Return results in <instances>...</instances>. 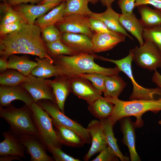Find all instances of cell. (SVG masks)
I'll return each instance as SVG.
<instances>
[{
    "label": "cell",
    "instance_id": "1",
    "mask_svg": "<svg viewBox=\"0 0 161 161\" xmlns=\"http://www.w3.org/2000/svg\"><path fill=\"white\" fill-rule=\"evenodd\" d=\"M41 29L37 25L23 24L18 30L0 36V57L7 59L11 55L30 54L53 61L41 37Z\"/></svg>",
    "mask_w": 161,
    "mask_h": 161
},
{
    "label": "cell",
    "instance_id": "2",
    "mask_svg": "<svg viewBox=\"0 0 161 161\" xmlns=\"http://www.w3.org/2000/svg\"><path fill=\"white\" fill-rule=\"evenodd\" d=\"M98 55L95 53H82L72 56L60 55L52 57L58 75L69 78L79 75L97 73L106 75L119 74L117 66L114 68L102 67L94 62Z\"/></svg>",
    "mask_w": 161,
    "mask_h": 161
},
{
    "label": "cell",
    "instance_id": "3",
    "mask_svg": "<svg viewBox=\"0 0 161 161\" xmlns=\"http://www.w3.org/2000/svg\"><path fill=\"white\" fill-rule=\"evenodd\" d=\"M104 97L114 105L112 113L109 117L113 126L121 119L133 116L136 118V121L134 123L136 128L141 127L143 124L142 117L144 113L148 111L157 113L161 110V98L157 100H134L125 101L118 98Z\"/></svg>",
    "mask_w": 161,
    "mask_h": 161
},
{
    "label": "cell",
    "instance_id": "4",
    "mask_svg": "<svg viewBox=\"0 0 161 161\" xmlns=\"http://www.w3.org/2000/svg\"><path fill=\"white\" fill-rule=\"evenodd\" d=\"M0 116L9 124L10 131L15 135L39 136L32 111L27 105L20 108L11 105L6 108L0 107Z\"/></svg>",
    "mask_w": 161,
    "mask_h": 161
},
{
    "label": "cell",
    "instance_id": "5",
    "mask_svg": "<svg viewBox=\"0 0 161 161\" xmlns=\"http://www.w3.org/2000/svg\"><path fill=\"white\" fill-rule=\"evenodd\" d=\"M97 59L108 61L116 65L121 71L124 72L130 79L133 86V91L129 97L130 100L154 99L156 95L161 96V90L158 87L154 88H147L139 85L135 80L133 75L131 63L133 61V51L129 50L128 55L125 57L119 60L110 59L102 56H98Z\"/></svg>",
    "mask_w": 161,
    "mask_h": 161
},
{
    "label": "cell",
    "instance_id": "6",
    "mask_svg": "<svg viewBox=\"0 0 161 161\" xmlns=\"http://www.w3.org/2000/svg\"><path fill=\"white\" fill-rule=\"evenodd\" d=\"M30 108L39 136L46 147L54 146L61 148L63 144L57 132L54 129L51 116L37 103H33Z\"/></svg>",
    "mask_w": 161,
    "mask_h": 161
},
{
    "label": "cell",
    "instance_id": "7",
    "mask_svg": "<svg viewBox=\"0 0 161 161\" xmlns=\"http://www.w3.org/2000/svg\"><path fill=\"white\" fill-rule=\"evenodd\" d=\"M36 103L48 113L53 123L73 130L82 138L85 144L91 143V136L89 129L66 116L55 103L48 100H40Z\"/></svg>",
    "mask_w": 161,
    "mask_h": 161
},
{
    "label": "cell",
    "instance_id": "8",
    "mask_svg": "<svg viewBox=\"0 0 161 161\" xmlns=\"http://www.w3.org/2000/svg\"><path fill=\"white\" fill-rule=\"evenodd\" d=\"M132 51L133 61L138 66L151 71L161 68V52L153 43L145 41Z\"/></svg>",
    "mask_w": 161,
    "mask_h": 161
},
{
    "label": "cell",
    "instance_id": "9",
    "mask_svg": "<svg viewBox=\"0 0 161 161\" xmlns=\"http://www.w3.org/2000/svg\"><path fill=\"white\" fill-rule=\"evenodd\" d=\"M55 25L61 33L66 32L81 34L92 38L93 31L91 28L89 17L77 14L64 17Z\"/></svg>",
    "mask_w": 161,
    "mask_h": 161
},
{
    "label": "cell",
    "instance_id": "10",
    "mask_svg": "<svg viewBox=\"0 0 161 161\" xmlns=\"http://www.w3.org/2000/svg\"><path fill=\"white\" fill-rule=\"evenodd\" d=\"M29 79L21 84L32 97L34 102L48 100L56 103L52 89L48 80L38 78L30 75Z\"/></svg>",
    "mask_w": 161,
    "mask_h": 161
},
{
    "label": "cell",
    "instance_id": "11",
    "mask_svg": "<svg viewBox=\"0 0 161 161\" xmlns=\"http://www.w3.org/2000/svg\"><path fill=\"white\" fill-rule=\"evenodd\" d=\"M19 142L31 155V161H53V157L47 153L46 145L39 137L35 135H16Z\"/></svg>",
    "mask_w": 161,
    "mask_h": 161
},
{
    "label": "cell",
    "instance_id": "12",
    "mask_svg": "<svg viewBox=\"0 0 161 161\" xmlns=\"http://www.w3.org/2000/svg\"><path fill=\"white\" fill-rule=\"evenodd\" d=\"M68 78L71 92L89 105L102 96V93L86 79L79 75Z\"/></svg>",
    "mask_w": 161,
    "mask_h": 161
},
{
    "label": "cell",
    "instance_id": "13",
    "mask_svg": "<svg viewBox=\"0 0 161 161\" xmlns=\"http://www.w3.org/2000/svg\"><path fill=\"white\" fill-rule=\"evenodd\" d=\"M15 100H21L30 107L34 102L31 96L21 84L12 86L0 85V107H7Z\"/></svg>",
    "mask_w": 161,
    "mask_h": 161
},
{
    "label": "cell",
    "instance_id": "14",
    "mask_svg": "<svg viewBox=\"0 0 161 161\" xmlns=\"http://www.w3.org/2000/svg\"><path fill=\"white\" fill-rule=\"evenodd\" d=\"M62 2L55 1L42 4H22L13 7L26 23L34 24L36 20Z\"/></svg>",
    "mask_w": 161,
    "mask_h": 161
},
{
    "label": "cell",
    "instance_id": "15",
    "mask_svg": "<svg viewBox=\"0 0 161 161\" xmlns=\"http://www.w3.org/2000/svg\"><path fill=\"white\" fill-rule=\"evenodd\" d=\"M87 129L91 136V145L89 151L83 157V160L85 161H88L92 157L108 146L100 121L96 120H91L89 123Z\"/></svg>",
    "mask_w": 161,
    "mask_h": 161
},
{
    "label": "cell",
    "instance_id": "16",
    "mask_svg": "<svg viewBox=\"0 0 161 161\" xmlns=\"http://www.w3.org/2000/svg\"><path fill=\"white\" fill-rule=\"evenodd\" d=\"M61 34V40L66 46L80 53H95L91 38L87 35L69 32Z\"/></svg>",
    "mask_w": 161,
    "mask_h": 161
},
{
    "label": "cell",
    "instance_id": "17",
    "mask_svg": "<svg viewBox=\"0 0 161 161\" xmlns=\"http://www.w3.org/2000/svg\"><path fill=\"white\" fill-rule=\"evenodd\" d=\"M129 117H124L119 120L123 134L122 141L128 148L131 160L140 161L141 159L137 153L135 146L136 127Z\"/></svg>",
    "mask_w": 161,
    "mask_h": 161
},
{
    "label": "cell",
    "instance_id": "18",
    "mask_svg": "<svg viewBox=\"0 0 161 161\" xmlns=\"http://www.w3.org/2000/svg\"><path fill=\"white\" fill-rule=\"evenodd\" d=\"M106 7V10L102 13L92 12L89 17L101 21L111 30L124 34L133 40V38L127 32L119 22L120 14L115 12L111 6Z\"/></svg>",
    "mask_w": 161,
    "mask_h": 161
},
{
    "label": "cell",
    "instance_id": "19",
    "mask_svg": "<svg viewBox=\"0 0 161 161\" xmlns=\"http://www.w3.org/2000/svg\"><path fill=\"white\" fill-rule=\"evenodd\" d=\"M4 140L0 143V155H13L25 158L26 147L19 141L16 136L10 131L4 132Z\"/></svg>",
    "mask_w": 161,
    "mask_h": 161
},
{
    "label": "cell",
    "instance_id": "20",
    "mask_svg": "<svg viewBox=\"0 0 161 161\" xmlns=\"http://www.w3.org/2000/svg\"><path fill=\"white\" fill-rule=\"evenodd\" d=\"M53 80H48L52 89L56 103L60 110L64 113L65 103L71 92L69 78L61 75Z\"/></svg>",
    "mask_w": 161,
    "mask_h": 161
},
{
    "label": "cell",
    "instance_id": "21",
    "mask_svg": "<svg viewBox=\"0 0 161 161\" xmlns=\"http://www.w3.org/2000/svg\"><path fill=\"white\" fill-rule=\"evenodd\" d=\"M126 38H120L106 33H96L91 38L94 53L111 50L119 43L124 42Z\"/></svg>",
    "mask_w": 161,
    "mask_h": 161
},
{
    "label": "cell",
    "instance_id": "22",
    "mask_svg": "<svg viewBox=\"0 0 161 161\" xmlns=\"http://www.w3.org/2000/svg\"><path fill=\"white\" fill-rule=\"evenodd\" d=\"M119 22L125 30L130 32L138 41L140 46L144 43L143 34L144 27L140 19L133 13L127 14H120Z\"/></svg>",
    "mask_w": 161,
    "mask_h": 161
},
{
    "label": "cell",
    "instance_id": "23",
    "mask_svg": "<svg viewBox=\"0 0 161 161\" xmlns=\"http://www.w3.org/2000/svg\"><path fill=\"white\" fill-rule=\"evenodd\" d=\"M137 7L144 28L150 29L161 25V9H152L145 4L139 5Z\"/></svg>",
    "mask_w": 161,
    "mask_h": 161
},
{
    "label": "cell",
    "instance_id": "24",
    "mask_svg": "<svg viewBox=\"0 0 161 161\" xmlns=\"http://www.w3.org/2000/svg\"><path fill=\"white\" fill-rule=\"evenodd\" d=\"M8 60V68L16 70L24 75L28 76L37 64L36 61L31 60L27 55H10Z\"/></svg>",
    "mask_w": 161,
    "mask_h": 161
},
{
    "label": "cell",
    "instance_id": "25",
    "mask_svg": "<svg viewBox=\"0 0 161 161\" xmlns=\"http://www.w3.org/2000/svg\"><path fill=\"white\" fill-rule=\"evenodd\" d=\"M36 66L32 70L30 75L44 79L59 75L58 71L53 61L47 58L36 57Z\"/></svg>",
    "mask_w": 161,
    "mask_h": 161
},
{
    "label": "cell",
    "instance_id": "26",
    "mask_svg": "<svg viewBox=\"0 0 161 161\" xmlns=\"http://www.w3.org/2000/svg\"><path fill=\"white\" fill-rule=\"evenodd\" d=\"M126 85V83L119 74L106 75L105 89L103 92L104 97L118 98Z\"/></svg>",
    "mask_w": 161,
    "mask_h": 161
},
{
    "label": "cell",
    "instance_id": "27",
    "mask_svg": "<svg viewBox=\"0 0 161 161\" xmlns=\"http://www.w3.org/2000/svg\"><path fill=\"white\" fill-rule=\"evenodd\" d=\"M100 121L102 131L106 137L108 146L111 148L121 161H129V158L123 155L119 149L117 140L113 133V126L109 117L101 119Z\"/></svg>",
    "mask_w": 161,
    "mask_h": 161
},
{
    "label": "cell",
    "instance_id": "28",
    "mask_svg": "<svg viewBox=\"0 0 161 161\" xmlns=\"http://www.w3.org/2000/svg\"><path fill=\"white\" fill-rule=\"evenodd\" d=\"M66 2V1H62L47 13L38 18L35 24L41 29L49 26L55 25L64 17Z\"/></svg>",
    "mask_w": 161,
    "mask_h": 161
},
{
    "label": "cell",
    "instance_id": "29",
    "mask_svg": "<svg viewBox=\"0 0 161 161\" xmlns=\"http://www.w3.org/2000/svg\"><path fill=\"white\" fill-rule=\"evenodd\" d=\"M53 123L62 144L76 148L84 145L85 143L83 139L73 130Z\"/></svg>",
    "mask_w": 161,
    "mask_h": 161
},
{
    "label": "cell",
    "instance_id": "30",
    "mask_svg": "<svg viewBox=\"0 0 161 161\" xmlns=\"http://www.w3.org/2000/svg\"><path fill=\"white\" fill-rule=\"evenodd\" d=\"M114 108L113 104L102 96L89 104L88 106L90 113L100 120L109 117L112 113Z\"/></svg>",
    "mask_w": 161,
    "mask_h": 161
},
{
    "label": "cell",
    "instance_id": "31",
    "mask_svg": "<svg viewBox=\"0 0 161 161\" xmlns=\"http://www.w3.org/2000/svg\"><path fill=\"white\" fill-rule=\"evenodd\" d=\"M66 2L64 17L74 14L89 17L92 12L88 7V0H67Z\"/></svg>",
    "mask_w": 161,
    "mask_h": 161
},
{
    "label": "cell",
    "instance_id": "32",
    "mask_svg": "<svg viewBox=\"0 0 161 161\" xmlns=\"http://www.w3.org/2000/svg\"><path fill=\"white\" fill-rule=\"evenodd\" d=\"M29 76H25L18 71L11 69H8L0 73V85L15 86L20 84L28 80Z\"/></svg>",
    "mask_w": 161,
    "mask_h": 161
},
{
    "label": "cell",
    "instance_id": "33",
    "mask_svg": "<svg viewBox=\"0 0 161 161\" xmlns=\"http://www.w3.org/2000/svg\"><path fill=\"white\" fill-rule=\"evenodd\" d=\"M0 8V13L3 14L1 19L0 25L17 21L26 23L18 13L7 2H2L1 3Z\"/></svg>",
    "mask_w": 161,
    "mask_h": 161
},
{
    "label": "cell",
    "instance_id": "34",
    "mask_svg": "<svg viewBox=\"0 0 161 161\" xmlns=\"http://www.w3.org/2000/svg\"><path fill=\"white\" fill-rule=\"evenodd\" d=\"M45 44L52 57L64 55L72 56L80 53L65 45L61 40Z\"/></svg>",
    "mask_w": 161,
    "mask_h": 161
},
{
    "label": "cell",
    "instance_id": "35",
    "mask_svg": "<svg viewBox=\"0 0 161 161\" xmlns=\"http://www.w3.org/2000/svg\"><path fill=\"white\" fill-rule=\"evenodd\" d=\"M143 37L145 41L153 43L161 52V25L150 29L144 28Z\"/></svg>",
    "mask_w": 161,
    "mask_h": 161
},
{
    "label": "cell",
    "instance_id": "36",
    "mask_svg": "<svg viewBox=\"0 0 161 161\" xmlns=\"http://www.w3.org/2000/svg\"><path fill=\"white\" fill-rule=\"evenodd\" d=\"M42 39L44 43H49L61 40V33L55 25L41 29Z\"/></svg>",
    "mask_w": 161,
    "mask_h": 161
},
{
    "label": "cell",
    "instance_id": "37",
    "mask_svg": "<svg viewBox=\"0 0 161 161\" xmlns=\"http://www.w3.org/2000/svg\"><path fill=\"white\" fill-rule=\"evenodd\" d=\"M78 75L90 81L98 90L101 93L103 92L105 89L106 75L100 73H92L81 74Z\"/></svg>",
    "mask_w": 161,
    "mask_h": 161
},
{
    "label": "cell",
    "instance_id": "38",
    "mask_svg": "<svg viewBox=\"0 0 161 161\" xmlns=\"http://www.w3.org/2000/svg\"><path fill=\"white\" fill-rule=\"evenodd\" d=\"M91 28L96 33H106L120 38H126L124 34L114 32L110 29L101 21L89 18Z\"/></svg>",
    "mask_w": 161,
    "mask_h": 161
},
{
    "label": "cell",
    "instance_id": "39",
    "mask_svg": "<svg viewBox=\"0 0 161 161\" xmlns=\"http://www.w3.org/2000/svg\"><path fill=\"white\" fill-rule=\"evenodd\" d=\"M47 149L52 155L53 157L56 161H80L64 152L61 148L54 146L47 147Z\"/></svg>",
    "mask_w": 161,
    "mask_h": 161
},
{
    "label": "cell",
    "instance_id": "40",
    "mask_svg": "<svg viewBox=\"0 0 161 161\" xmlns=\"http://www.w3.org/2000/svg\"><path fill=\"white\" fill-rule=\"evenodd\" d=\"M92 161H117L119 159L108 146L99 152Z\"/></svg>",
    "mask_w": 161,
    "mask_h": 161
},
{
    "label": "cell",
    "instance_id": "41",
    "mask_svg": "<svg viewBox=\"0 0 161 161\" xmlns=\"http://www.w3.org/2000/svg\"><path fill=\"white\" fill-rule=\"evenodd\" d=\"M24 23L20 21L0 25V36L6 35L20 29Z\"/></svg>",
    "mask_w": 161,
    "mask_h": 161
},
{
    "label": "cell",
    "instance_id": "42",
    "mask_svg": "<svg viewBox=\"0 0 161 161\" xmlns=\"http://www.w3.org/2000/svg\"><path fill=\"white\" fill-rule=\"evenodd\" d=\"M136 0H118L117 4L120 9L121 14H130L133 13L135 7Z\"/></svg>",
    "mask_w": 161,
    "mask_h": 161
},
{
    "label": "cell",
    "instance_id": "43",
    "mask_svg": "<svg viewBox=\"0 0 161 161\" xmlns=\"http://www.w3.org/2000/svg\"><path fill=\"white\" fill-rule=\"evenodd\" d=\"M143 4H150L155 8L161 9V0H136L135 7Z\"/></svg>",
    "mask_w": 161,
    "mask_h": 161
},
{
    "label": "cell",
    "instance_id": "44",
    "mask_svg": "<svg viewBox=\"0 0 161 161\" xmlns=\"http://www.w3.org/2000/svg\"><path fill=\"white\" fill-rule=\"evenodd\" d=\"M41 0H8L7 3L10 6L13 7L22 4H27L30 3L32 4H39Z\"/></svg>",
    "mask_w": 161,
    "mask_h": 161
},
{
    "label": "cell",
    "instance_id": "45",
    "mask_svg": "<svg viewBox=\"0 0 161 161\" xmlns=\"http://www.w3.org/2000/svg\"><path fill=\"white\" fill-rule=\"evenodd\" d=\"M152 80L161 90V75L157 70L155 71L152 76Z\"/></svg>",
    "mask_w": 161,
    "mask_h": 161
},
{
    "label": "cell",
    "instance_id": "46",
    "mask_svg": "<svg viewBox=\"0 0 161 161\" xmlns=\"http://www.w3.org/2000/svg\"><path fill=\"white\" fill-rule=\"evenodd\" d=\"M20 157L18 156L13 155H7L3 156H1L0 157V161H11L13 160H21Z\"/></svg>",
    "mask_w": 161,
    "mask_h": 161
},
{
    "label": "cell",
    "instance_id": "47",
    "mask_svg": "<svg viewBox=\"0 0 161 161\" xmlns=\"http://www.w3.org/2000/svg\"><path fill=\"white\" fill-rule=\"evenodd\" d=\"M8 60L6 58L0 57V73L3 72L8 68Z\"/></svg>",
    "mask_w": 161,
    "mask_h": 161
},
{
    "label": "cell",
    "instance_id": "48",
    "mask_svg": "<svg viewBox=\"0 0 161 161\" xmlns=\"http://www.w3.org/2000/svg\"><path fill=\"white\" fill-rule=\"evenodd\" d=\"M116 0H100L101 4L104 6H111L113 2Z\"/></svg>",
    "mask_w": 161,
    "mask_h": 161
},
{
    "label": "cell",
    "instance_id": "49",
    "mask_svg": "<svg viewBox=\"0 0 161 161\" xmlns=\"http://www.w3.org/2000/svg\"><path fill=\"white\" fill-rule=\"evenodd\" d=\"M42 0V1L39 4H44L47 3L55 1H60L62 2L64 1H67V0Z\"/></svg>",
    "mask_w": 161,
    "mask_h": 161
},
{
    "label": "cell",
    "instance_id": "50",
    "mask_svg": "<svg viewBox=\"0 0 161 161\" xmlns=\"http://www.w3.org/2000/svg\"><path fill=\"white\" fill-rule=\"evenodd\" d=\"M89 2H90L91 3L94 4H95L96 3H97L98 1L100 0H88Z\"/></svg>",
    "mask_w": 161,
    "mask_h": 161
},
{
    "label": "cell",
    "instance_id": "51",
    "mask_svg": "<svg viewBox=\"0 0 161 161\" xmlns=\"http://www.w3.org/2000/svg\"><path fill=\"white\" fill-rule=\"evenodd\" d=\"M8 0H0L1 1L3 2H7Z\"/></svg>",
    "mask_w": 161,
    "mask_h": 161
},
{
    "label": "cell",
    "instance_id": "52",
    "mask_svg": "<svg viewBox=\"0 0 161 161\" xmlns=\"http://www.w3.org/2000/svg\"><path fill=\"white\" fill-rule=\"evenodd\" d=\"M158 123L160 125H161V120L158 121Z\"/></svg>",
    "mask_w": 161,
    "mask_h": 161
}]
</instances>
